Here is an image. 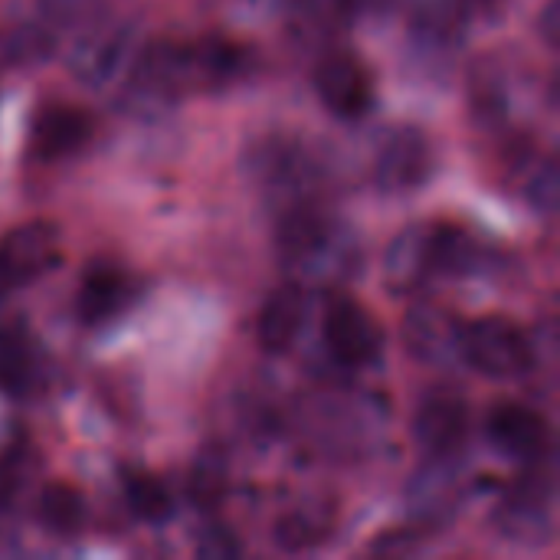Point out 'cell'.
<instances>
[{
	"label": "cell",
	"mask_w": 560,
	"mask_h": 560,
	"mask_svg": "<svg viewBox=\"0 0 560 560\" xmlns=\"http://www.w3.org/2000/svg\"><path fill=\"white\" fill-rule=\"evenodd\" d=\"M459 354L469 368L492 381H512L532 371L535 351L528 335L502 315H486L469 325H463Z\"/></svg>",
	"instance_id": "obj_1"
},
{
	"label": "cell",
	"mask_w": 560,
	"mask_h": 560,
	"mask_svg": "<svg viewBox=\"0 0 560 560\" xmlns=\"http://www.w3.org/2000/svg\"><path fill=\"white\" fill-rule=\"evenodd\" d=\"M187 85H194L190 75V46L174 39H151L144 49L131 59V79L128 95L135 112L148 105H171Z\"/></svg>",
	"instance_id": "obj_2"
},
{
	"label": "cell",
	"mask_w": 560,
	"mask_h": 560,
	"mask_svg": "<svg viewBox=\"0 0 560 560\" xmlns=\"http://www.w3.org/2000/svg\"><path fill=\"white\" fill-rule=\"evenodd\" d=\"M135 26L131 23H102L82 36L69 56V69L89 89L112 85L135 59Z\"/></svg>",
	"instance_id": "obj_3"
},
{
	"label": "cell",
	"mask_w": 560,
	"mask_h": 560,
	"mask_svg": "<svg viewBox=\"0 0 560 560\" xmlns=\"http://www.w3.org/2000/svg\"><path fill=\"white\" fill-rule=\"evenodd\" d=\"M325 345L345 368H368L384 354L381 322L358 302H335L325 318Z\"/></svg>",
	"instance_id": "obj_4"
},
{
	"label": "cell",
	"mask_w": 560,
	"mask_h": 560,
	"mask_svg": "<svg viewBox=\"0 0 560 560\" xmlns=\"http://www.w3.org/2000/svg\"><path fill=\"white\" fill-rule=\"evenodd\" d=\"M315 89L322 105L345 118V121H358L371 112L374 105V82L371 72L361 66V59H354L351 52H331L318 62L315 69Z\"/></svg>",
	"instance_id": "obj_5"
},
{
	"label": "cell",
	"mask_w": 560,
	"mask_h": 560,
	"mask_svg": "<svg viewBox=\"0 0 560 560\" xmlns=\"http://www.w3.org/2000/svg\"><path fill=\"white\" fill-rule=\"evenodd\" d=\"M430 171H433V144L427 131L407 125L384 141L374 164V180L384 194H413L417 187L427 184Z\"/></svg>",
	"instance_id": "obj_6"
},
{
	"label": "cell",
	"mask_w": 560,
	"mask_h": 560,
	"mask_svg": "<svg viewBox=\"0 0 560 560\" xmlns=\"http://www.w3.org/2000/svg\"><path fill=\"white\" fill-rule=\"evenodd\" d=\"M433 236L436 223H413L394 236L384 256V285L394 295H413L436 276Z\"/></svg>",
	"instance_id": "obj_7"
},
{
	"label": "cell",
	"mask_w": 560,
	"mask_h": 560,
	"mask_svg": "<svg viewBox=\"0 0 560 560\" xmlns=\"http://www.w3.org/2000/svg\"><path fill=\"white\" fill-rule=\"evenodd\" d=\"M92 141V118L79 105H43L30 121V151L36 161H66Z\"/></svg>",
	"instance_id": "obj_8"
},
{
	"label": "cell",
	"mask_w": 560,
	"mask_h": 560,
	"mask_svg": "<svg viewBox=\"0 0 560 560\" xmlns=\"http://www.w3.org/2000/svg\"><path fill=\"white\" fill-rule=\"evenodd\" d=\"M466 430H469V407L456 390L436 387L423 397L417 420H413V433H417V443L433 459L453 456L463 446Z\"/></svg>",
	"instance_id": "obj_9"
},
{
	"label": "cell",
	"mask_w": 560,
	"mask_h": 560,
	"mask_svg": "<svg viewBox=\"0 0 560 560\" xmlns=\"http://www.w3.org/2000/svg\"><path fill=\"white\" fill-rule=\"evenodd\" d=\"M62 259L59 230L46 220H30L16 230H10L0 240V262L7 266L13 285H26L49 269H56Z\"/></svg>",
	"instance_id": "obj_10"
},
{
	"label": "cell",
	"mask_w": 560,
	"mask_h": 560,
	"mask_svg": "<svg viewBox=\"0 0 560 560\" xmlns=\"http://www.w3.org/2000/svg\"><path fill=\"white\" fill-rule=\"evenodd\" d=\"M404 341L410 348V354L423 364H450L459 354V341H463V325L459 318L436 305V302H420L410 308L407 322H404Z\"/></svg>",
	"instance_id": "obj_11"
},
{
	"label": "cell",
	"mask_w": 560,
	"mask_h": 560,
	"mask_svg": "<svg viewBox=\"0 0 560 560\" xmlns=\"http://www.w3.org/2000/svg\"><path fill=\"white\" fill-rule=\"evenodd\" d=\"M138 295L135 279L115 266V262H92L82 272L79 295H75V312L85 325H105L118 318Z\"/></svg>",
	"instance_id": "obj_12"
},
{
	"label": "cell",
	"mask_w": 560,
	"mask_h": 560,
	"mask_svg": "<svg viewBox=\"0 0 560 560\" xmlns=\"http://www.w3.org/2000/svg\"><path fill=\"white\" fill-rule=\"evenodd\" d=\"M489 440L499 453L512 456V459H528L538 463L548 453L551 433L548 423L538 410L525 407V404H499L489 413Z\"/></svg>",
	"instance_id": "obj_13"
},
{
	"label": "cell",
	"mask_w": 560,
	"mask_h": 560,
	"mask_svg": "<svg viewBox=\"0 0 560 560\" xmlns=\"http://www.w3.org/2000/svg\"><path fill=\"white\" fill-rule=\"evenodd\" d=\"M495 528L505 541L515 545H545L551 538V512H548V486H522L515 489L495 512Z\"/></svg>",
	"instance_id": "obj_14"
},
{
	"label": "cell",
	"mask_w": 560,
	"mask_h": 560,
	"mask_svg": "<svg viewBox=\"0 0 560 560\" xmlns=\"http://www.w3.org/2000/svg\"><path fill=\"white\" fill-rule=\"evenodd\" d=\"M305 325V292L295 282L279 285L259 315V345L272 354H282L295 345L299 331Z\"/></svg>",
	"instance_id": "obj_15"
},
{
	"label": "cell",
	"mask_w": 560,
	"mask_h": 560,
	"mask_svg": "<svg viewBox=\"0 0 560 560\" xmlns=\"http://www.w3.org/2000/svg\"><path fill=\"white\" fill-rule=\"evenodd\" d=\"M39 387H43V368L30 335L20 325L0 322V390L30 397Z\"/></svg>",
	"instance_id": "obj_16"
},
{
	"label": "cell",
	"mask_w": 560,
	"mask_h": 560,
	"mask_svg": "<svg viewBox=\"0 0 560 560\" xmlns=\"http://www.w3.org/2000/svg\"><path fill=\"white\" fill-rule=\"evenodd\" d=\"M249 69V56L240 43L223 36H207L197 46H190V75L197 85L207 89H226L240 82Z\"/></svg>",
	"instance_id": "obj_17"
},
{
	"label": "cell",
	"mask_w": 560,
	"mask_h": 560,
	"mask_svg": "<svg viewBox=\"0 0 560 560\" xmlns=\"http://www.w3.org/2000/svg\"><path fill=\"white\" fill-rule=\"evenodd\" d=\"M325 246H328V223L315 207L299 203L282 217V223H279V249H282L285 259L308 262V259L322 256Z\"/></svg>",
	"instance_id": "obj_18"
},
{
	"label": "cell",
	"mask_w": 560,
	"mask_h": 560,
	"mask_svg": "<svg viewBox=\"0 0 560 560\" xmlns=\"http://www.w3.org/2000/svg\"><path fill=\"white\" fill-rule=\"evenodd\" d=\"M36 522L59 538L75 535L85 522L82 492L69 482H46L36 495Z\"/></svg>",
	"instance_id": "obj_19"
},
{
	"label": "cell",
	"mask_w": 560,
	"mask_h": 560,
	"mask_svg": "<svg viewBox=\"0 0 560 560\" xmlns=\"http://www.w3.org/2000/svg\"><path fill=\"white\" fill-rule=\"evenodd\" d=\"M272 538L282 551H312L331 538V515L318 505L292 509L276 522Z\"/></svg>",
	"instance_id": "obj_20"
},
{
	"label": "cell",
	"mask_w": 560,
	"mask_h": 560,
	"mask_svg": "<svg viewBox=\"0 0 560 560\" xmlns=\"http://www.w3.org/2000/svg\"><path fill=\"white\" fill-rule=\"evenodd\" d=\"M433 256H436V276L440 272L443 276H469L482 262V243L463 226L436 223Z\"/></svg>",
	"instance_id": "obj_21"
},
{
	"label": "cell",
	"mask_w": 560,
	"mask_h": 560,
	"mask_svg": "<svg viewBox=\"0 0 560 560\" xmlns=\"http://www.w3.org/2000/svg\"><path fill=\"white\" fill-rule=\"evenodd\" d=\"M187 489L197 509L210 512L223 502L226 495V482H230V466H226V453L220 446H203L194 463H190V476H187Z\"/></svg>",
	"instance_id": "obj_22"
},
{
	"label": "cell",
	"mask_w": 560,
	"mask_h": 560,
	"mask_svg": "<svg viewBox=\"0 0 560 560\" xmlns=\"http://www.w3.org/2000/svg\"><path fill=\"white\" fill-rule=\"evenodd\" d=\"M121 489H125V499H128V509L148 522V525H161L174 515V505H171V495L167 489L161 486V479H154L151 472L144 469H125L121 472Z\"/></svg>",
	"instance_id": "obj_23"
},
{
	"label": "cell",
	"mask_w": 560,
	"mask_h": 560,
	"mask_svg": "<svg viewBox=\"0 0 560 560\" xmlns=\"http://www.w3.org/2000/svg\"><path fill=\"white\" fill-rule=\"evenodd\" d=\"M0 56L13 66L43 62L52 56V36L39 26H16L7 36H0Z\"/></svg>",
	"instance_id": "obj_24"
},
{
	"label": "cell",
	"mask_w": 560,
	"mask_h": 560,
	"mask_svg": "<svg viewBox=\"0 0 560 560\" xmlns=\"http://www.w3.org/2000/svg\"><path fill=\"white\" fill-rule=\"evenodd\" d=\"M525 194H528V203H532L535 210H541V213H548V217L558 210L560 167L555 158H548L541 167H535V174H532V180H528Z\"/></svg>",
	"instance_id": "obj_25"
},
{
	"label": "cell",
	"mask_w": 560,
	"mask_h": 560,
	"mask_svg": "<svg viewBox=\"0 0 560 560\" xmlns=\"http://www.w3.org/2000/svg\"><path fill=\"white\" fill-rule=\"evenodd\" d=\"M240 541H236V535L230 532V528H223V525H210L203 535H200V541H197V555L200 558H210V560H230V558H240Z\"/></svg>",
	"instance_id": "obj_26"
},
{
	"label": "cell",
	"mask_w": 560,
	"mask_h": 560,
	"mask_svg": "<svg viewBox=\"0 0 560 560\" xmlns=\"http://www.w3.org/2000/svg\"><path fill=\"white\" fill-rule=\"evenodd\" d=\"M102 7V0H39V10L52 20V23H85L95 10Z\"/></svg>",
	"instance_id": "obj_27"
},
{
	"label": "cell",
	"mask_w": 560,
	"mask_h": 560,
	"mask_svg": "<svg viewBox=\"0 0 560 560\" xmlns=\"http://www.w3.org/2000/svg\"><path fill=\"white\" fill-rule=\"evenodd\" d=\"M558 16H560V10H558V3L551 0L548 7H545V13H541V36L555 46L558 43Z\"/></svg>",
	"instance_id": "obj_28"
},
{
	"label": "cell",
	"mask_w": 560,
	"mask_h": 560,
	"mask_svg": "<svg viewBox=\"0 0 560 560\" xmlns=\"http://www.w3.org/2000/svg\"><path fill=\"white\" fill-rule=\"evenodd\" d=\"M10 289H16V285H13V279H10V272H7V266L0 262V299H3V295H7Z\"/></svg>",
	"instance_id": "obj_29"
}]
</instances>
